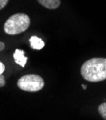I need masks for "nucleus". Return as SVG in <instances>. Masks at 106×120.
Masks as SVG:
<instances>
[{
    "label": "nucleus",
    "instance_id": "obj_9",
    "mask_svg": "<svg viewBox=\"0 0 106 120\" xmlns=\"http://www.w3.org/2000/svg\"><path fill=\"white\" fill-rule=\"evenodd\" d=\"M9 2V0H0V10H2Z\"/></svg>",
    "mask_w": 106,
    "mask_h": 120
},
{
    "label": "nucleus",
    "instance_id": "obj_8",
    "mask_svg": "<svg viewBox=\"0 0 106 120\" xmlns=\"http://www.w3.org/2000/svg\"><path fill=\"white\" fill-rule=\"evenodd\" d=\"M5 84H6V80H5V77L2 73V74H0V87H4Z\"/></svg>",
    "mask_w": 106,
    "mask_h": 120
},
{
    "label": "nucleus",
    "instance_id": "obj_6",
    "mask_svg": "<svg viewBox=\"0 0 106 120\" xmlns=\"http://www.w3.org/2000/svg\"><path fill=\"white\" fill-rule=\"evenodd\" d=\"M30 44H31V47L34 50H41L45 46L44 41L35 35H33L31 38H30Z\"/></svg>",
    "mask_w": 106,
    "mask_h": 120
},
{
    "label": "nucleus",
    "instance_id": "obj_4",
    "mask_svg": "<svg viewBox=\"0 0 106 120\" xmlns=\"http://www.w3.org/2000/svg\"><path fill=\"white\" fill-rule=\"evenodd\" d=\"M13 59L16 61V64H18L19 66L21 67H25L27 61H28V57L25 56V52L24 51L22 50H19V49H16L13 52Z\"/></svg>",
    "mask_w": 106,
    "mask_h": 120
},
{
    "label": "nucleus",
    "instance_id": "obj_1",
    "mask_svg": "<svg viewBox=\"0 0 106 120\" xmlns=\"http://www.w3.org/2000/svg\"><path fill=\"white\" fill-rule=\"evenodd\" d=\"M80 73L89 82L106 80V58L95 57L87 60L81 66Z\"/></svg>",
    "mask_w": 106,
    "mask_h": 120
},
{
    "label": "nucleus",
    "instance_id": "obj_3",
    "mask_svg": "<svg viewBox=\"0 0 106 120\" xmlns=\"http://www.w3.org/2000/svg\"><path fill=\"white\" fill-rule=\"evenodd\" d=\"M44 80L37 74H26L20 77L17 81V86L24 92L35 93L43 89Z\"/></svg>",
    "mask_w": 106,
    "mask_h": 120
},
{
    "label": "nucleus",
    "instance_id": "obj_7",
    "mask_svg": "<svg viewBox=\"0 0 106 120\" xmlns=\"http://www.w3.org/2000/svg\"><path fill=\"white\" fill-rule=\"evenodd\" d=\"M98 111L99 114L101 115V117L104 120H106V102H103L99 105L98 108Z\"/></svg>",
    "mask_w": 106,
    "mask_h": 120
},
{
    "label": "nucleus",
    "instance_id": "obj_12",
    "mask_svg": "<svg viewBox=\"0 0 106 120\" xmlns=\"http://www.w3.org/2000/svg\"><path fill=\"white\" fill-rule=\"evenodd\" d=\"M81 87H82V89H84V90H86V89H87V86H86V85H84V84H82V86H81Z\"/></svg>",
    "mask_w": 106,
    "mask_h": 120
},
{
    "label": "nucleus",
    "instance_id": "obj_2",
    "mask_svg": "<svg viewBox=\"0 0 106 120\" xmlns=\"http://www.w3.org/2000/svg\"><path fill=\"white\" fill-rule=\"evenodd\" d=\"M30 24H31V20H30V17L27 14L18 12L12 14L5 22L4 32L11 35L18 34L25 32L30 27Z\"/></svg>",
    "mask_w": 106,
    "mask_h": 120
},
{
    "label": "nucleus",
    "instance_id": "obj_10",
    "mask_svg": "<svg viewBox=\"0 0 106 120\" xmlns=\"http://www.w3.org/2000/svg\"><path fill=\"white\" fill-rule=\"evenodd\" d=\"M4 71H5V65L2 62H0V74H2Z\"/></svg>",
    "mask_w": 106,
    "mask_h": 120
},
{
    "label": "nucleus",
    "instance_id": "obj_11",
    "mask_svg": "<svg viewBox=\"0 0 106 120\" xmlns=\"http://www.w3.org/2000/svg\"><path fill=\"white\" fill-rule=\"evenodd\" d=\"M4 48H5V44H4L3 42L0 41V51H3Z\"/></svg>",
    "mask_w": 106,
    "mask_h": 120
},
{
    "label": "nucleus",
    "instance_id": "obj_5",
    "mask_svg": "<svg viewBox=\"0 0 106 120\" xmlns=\"http://www.w3.org/2000/svg\"><path fill=\"white\" fill-rule=\"evenodd\" d=\"M37 1L40 5H42L46 9H50V10L57 9L60 6V3H61L60 0H37Z\"/></svg>",
    "mask_w": 106,
    "mask_h": 120
}]
</instances>
